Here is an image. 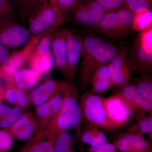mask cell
Listing matches in <instances>:
<instances>
[{"label": "cell", "instance_id": "cell-4", "mask_svg": "<svg viewBox=\"0 0 152 152\" xmlns=\"http://www.w3.org/2000/svg\"><path fill=\"white\" fill-rule=\"evenodd\" d=\"M128 63L132 72H152V27L141 32L131 49Z\"/></svg>", "mask_w": 152, "mask_h": 152}, {"label": "cell", "instance_id": "cell-20", "mask_svg": "<svg viewBox=\"0 0 152 152\" xmlns=\"http://www.w3.org/2000/svg\"><path fill=\"white\" fill-rule=\"evenodd\" d=\"M42 76L30 68H21L13 77V86L23 91H31L40 81Z\"/></svg>", "mask_w": 152, "mask_h": 152}, {"label": "cell", "instance_id": "cell-25", "mask_svg": "<svg viewBox=\"0 0 152 152\" xmlns=\"http://www.w3.org/2000/svg\"><path fill=\"white\" fill-rule=\"evenodd\" d=\"M72 136L66 131L57 134L54 142L55 152H76Z\"/></svg>", "mask_w": 152, "mask_h": 152}, {"label": "cell", "instance_id": "cell-28", "mask_svg": "<svg viewBox=\"0 0 152 152\" xmlns=\"http://www.w3.org/2000/svg\"><path fill=\"white\" fill-rule=\"evenodd\" d=\"M152 0H125L124 7L134 15L151 10Z\"/></svg>", "mask_w": 152, "mask_h": 152}, {"label": "cell", "instance_id": "cell-5", "mask_svg": "<svg viewBox=\"0 0 152 152\" xmlns=\"http://www.w3.org/2000/svg\"><path fill=\"white\" fill-rule=\"evenodd\" d=\"M53 32L46 33L29 40L31 51L27 61L30 69L42 76L48 74L54 67L51 48Z\"/></svg>", "mask_w": 152, "mask_h": 152}, {"label": "cell", "instance_id": "cell-37", "mask_svg": "<svg viewBox=\"0 0 152 152\" xmlns=\"http://www.w3.org/2000/svg\"><path fill=\"white\" fill-rule=\"evenodd\" d=\"M11 109L10 107L7 105L2 104L0 106V120L9 113Z\"/></svg>", "mask_w": 152, "mask_h": 152}, {"label": "cell", "instance_id": "cell-7", "mask_svg": "<svg viewBox=\"0 0 152 152\" xmlns=\"http://www.w3.org/2000/svg\"><path fill=\"white\" fill-rule=\"evenodd\" d=\"M102 101L107 119L116 129L134 118V113L118 92L107 97L102 96Z\"/></svg>", "mask_w": 152, "mask_h": 152}, {"label": "cell", "instance_id": "cell-17", "mask_svg": "<svg viewBox=\"0 0 152 152\" xmlns=\"http://www.w3.org/2000/svg\"><path fill=\"white\" fill-rule=\"evenodd\" d=\"M66 45L68 70L71 79L75 76L78 63L81 57L83 38L77 35L71 30L66 29Z\"/></svg>", "mask_w": 152, "mask_h": 152}, {"label": "cell", "instance_id": "cell-6", "mask_svg": "<svg viewBox=\"0 0 152 152\" xmlns=\"http://www.w3.org/2000/svg\"><path fill=\"white\" fill-rule=\"evenodd\" d=\"M79 104L85 121L112 133L117 130L107 119L102 96L93 93L90 89L84 92L80 96Z\"/></svg>", "mask_w": 152, "mask_h": 152}, {"label": "cell", "instance_id": "cell-13", "mask_svg": "<svg viewBox=\"0 0 152 152\" xmlns=\"http://www.w3.org/2000/svg\"><path fill=\"white\" fill-rule=\"evenodd\" d=\"M113 143L119 152H152L149 141L137 134L120 133L114 138Z\"/></svg>", "mask_w": 152, "mask_h": 152}, {"label": "cell", "instance_id": "cell-36", "mask_svg": "<svg viewBox=\"0 0 152 152\" xmlns=\"http://www.w3.org/2000/svg\"><path fill=\"white\" fill-rule=\"evenodd\" d=\"M11 55L6 47L0 42V65L5 64Z\"/></svg>", "mask_w": 152, "mask_h": 152}, {"label": "cell", "instance_id": "cell-27", "mask_svg": "<svg viewBox=\"0 0 152 152\" xmlns=\"http://www.w3.org/2000/svg\"><path fill=\"white\" fill-rule=\"evenodd\" d=\"M152 27L151 10L134 15L132 28L137 31L142 32Z\"/></svg>", "mask_w": 152, "mask_h": 152}, {"label": "cell", "instance_id": "cell-18", "mask_svg": "<svg viewBox=\"0 0 152 152\" xmlns=\"http://www.w3.org/2000/svg\"><path fill=\"white\" fill-rule=\"evenodd\" d=\"M85 122L76 130L82 143L94 147L108 142L104 131L94 125Z\"/></svg>", "mask_w": 152, "mask_h": 152}, {"label": "cell", "instance_id": "cell-35", "mask_svg": "<svg viewBox=\"0 0 152 152\" xmlns=\"http://www.w3.org/2000/svg\"><path fill=\"white\" fill-rule=\"evenodd\" d=\"M12 7L9 0H0V18L11 13Z\"/></svg>", "mask_w": 152, "mask_h": 152}, {"label": "cell", "instance_id": "cell-39", "mask_svg": "<svg viewBox=\"0 0 152 152\" xmlns=\"http://www.w3.org/2000/svg\"><path fill=\"white\" fill-rule=\"evenodd\" d=\"M50 1H52L53 2L55 3V4H56V0H50Z\"/></svg>", "mask_w": 152, "mask_h": 152}, {"label": "cell", "instance_id": "cell-21", "mask_svg": "<svg viewBox=\"0 0 152 152\" xmlns=\"http://www.w3.org/2000/svg\"><path fill=\"white\" fill-rule=\"evenodd\" d=\"M135 122L127 129L126 132L137 134L144 136L148 135L149 140L152 139V114L137 113L134 114Z\"/></svg>", "mask_w": 152, "mask_h": 152}, {"label": "cell", "instance_id": "cell-15", "mask_svg": "<svg viewBox=\"0 0 152 152\" xmlns=\"http://www.w3.org/2000/svg\"><path fill=\"white\" fill-rule=\"evenodd\" d=\"M38 123L32 113L28 112L23 114L12 126L6 129L14 139L20 141L28 140L38 129Z\"/></svg>", "mask_w": 152, "mask_h": 152}, {"label": "cell", "instance_id": "cell-10", "mask_svg": "<svg viewBox=\"0 0 152 152\" xmlns=\"http://www.w3.org/2000/svg\"><path fill=\"white\" fill-rule=\"evenodd\" d=\"M66 29L61 28L53 32L51 48L54 60L53 68L69 80L66 51Z\"/></svg>", "mask_w": 152, "mask_h": 152}, {"label": "cell", "instance_id": "cell-2", "mask_svg": "<svg viewBox=\"0 0 152 152\" xmlns=\"http://www.w3.org/2000/svg\"><path fill=\"white\" fill-rule=\"evenodd\" d=\"M27 19L30 39L54 31L67 20L66 13L50 0H42L38 3Z\"/></svg>", "mask_w": 152, "mask_h": 152}, {"label": "cell", "instance_id": "cell-33", "mask_svg": "<svg viewBox=\"0 0 152 152\" xmlns=\"http://www.w3.org/2000/svg\"><path fill=\"white\" fill-rule=\"evenodd\" d=\"M87 150L89 152H119L115 144L108 142L97 146L89 147Z\"/></svg>", "mask_w": 152, "mask_h": 152}, {"label": "cell", "instance_id": "cell-26", "mask_svg": "<svg viewBox=\"0 0 152 152\" xmlns=\"http://www.w3.org/2000/svg\"><path fill=\"white\" fill-rule=\"evenodd\" d=\"M119 23L121 37L126 35L132 29L134 14L124 7L116 11Z\"/></svg>", "mask_w": 152, "mask_h": 152}, {"label": "cell", "instance_id": "cell-12", "mask_svg": "<svg viewBox=\"0 0 152 152\" xmlns=\"http://www.w3.org/2000/svg\"><path fill=\"white\" fill-rule=\"evenodd\" d=\"M107 66L111 78L115 86L121 88L129 83L132 72L124 50H118Z\"/></svg>", "mask_w": 152, "mask_h": 152}, {"label": "cell", "instance_id": "cell-1", "mask_svg": "<svg viewBox=\"0 0 152 152\" xmlns=\"http://www.w3.org/2000/svg\"><path fill=\"white\" fill-rule=\"evenodd\" d=\"M83 39L82 61L78 77L79 88L81 92L86 91L95 71L110 62L119 50L111 44L96 36H87Z\"/></svg>", "mask_w": 152, "mask_h": 152}, {"label": "cell", "instance_id": "cell-30", "mask_svg": "<svg viewBox=\"0 0 152 152\" xmlns=\"http://www.w3.org/2000/svg\"><path fill=\"white\" fill-rule=\"evenodd\" d=\"M42 0H16L21 20L25 21L33 8Z\"/></svg>", "mask_w": 152, "mask_h": 152}, {"label": "cell", "instance_id": "cell-16", "mask_svg": "<svg viewBox=\"0 0 152 152\" xmlns=\"http://www.w3.org/2000/svg\"><path fill=\"white\" fill-rule=\"evenodd\" d=\"M56 134L49 128L37 130L28 140L21 152H55L54 142Z\"/></svg>", "mask_w": 152, "mask_h": 152}, {"label": "cell", "instance_id": "cell-29", "mask_svg": "<svg viewBox=\"0 0 152 152\" xmlns=\"http://www.w3.org/2000/svg\"><path fill=\"white\" fill-rule=\"evenodd\" d=\"M23 115L22 108L16 107L11 108L4 117L0 120V128L6 129L16 122Z\"/></svg>", "mask_w": 152, "mask_h": 152}, {"label": "cell", "instance_id": "cell-8", "mask_svg": "<svg viewBox=\"0 0 152 152\" xmlns=\"http://www.w3.org/2000/svg\"><path fill=\"white\" fill-rule=\"evenodd\" d=\"M28 29L14 21L8 15L0 18V42L5 47L15 48L28 43Z\"/></svg>", "mask_w": 152, "mask_h": 152}, {"label": "cell", "instance_id": "cell-34", "mask_svg": "<svg viewBox=\"0 0 152 152\" xmlns=\"http://www.w3.org/2000/svg\"><path fill=\"white\" fill-rule=\"evenodd\" d=\"M82 0H56L57 5L64 12L72 11Z\"/></svg>", "mask_w": 152, "mask_h": 152}, {"label": "cell", "instance_id": "cell-22", "mask_svg": "<svg viewBox=\"0 0 152 152\" xmlns=\"http://www.w3.org/2000/svg\"><path fill=\"white\" fill-rule=\"evenodd\" d=\"M99 32L112 37H121L119 23L116 11L106 12L99 24L95 28Z\"/></svg>", "mask_w": 152, "mask_h": 152}, {"label": "cell", "instance_id": "cell-11", "mask_svg": "<svg viewBox=\"0 0 152 152\" xmlns=\"http://www.w3.org/2000/svg\"><path fill=\"white\" fill-rule=\"evenodd\" d=\"M120 88L118 93L134 114L137 113L152 114V101L142 94L132 83H128Z\"/></svg>", "mask_w": 152, "mask_h": 152}, {"label": "cell", "instance_id": "cell-23", "mask_svg": "<svg viewBox=\"0 0 152 152\" xmlns=\"http://www.w3.org/2000/svg\"><path fill=\"white\" fill-rule=\"evenodd\" d=\"M2 99L22 108L27 107L29 102L28 96L25 92L14 86H10L6 89Z\"/></svg>", "mask_w": 152, "mask_h": 152}, {"label": "cell", "instance_id": "cell-9", "mask_svg": "<svg viewBox=\"0 0 152 152\" xmlns=\"http://www.w3.org/2000/svg\"><path fill=\"white\" fill-rule=\"evenodd\" d=\"M72 11L75 23L94 28L99 24L106 13L100 4L95 0H82Z\"/></svg>", "mask_w": 152, "mask_h": 152}, {"label": "cell", "instance_id": "cell-38", "mask_svg": "<svg viewBox=\"0 0 152 152\" xmlns=\"http://www.w3.org/2000/svg\"><path fill=\"white\" fill-rule=\"evenodd\" d=\"M2 99L0 98V106L2 104Z\"/></svg>", "mask_w": 152, "mask_h": 152}, {"label": "cell", "instance_id": "cell-19", "mask_svg": "<svg viewBox=\"0 0 152 152\" xmlns=\"http://www.w3.org/2000/svg\"><path fill=\"white\" fill-rule=\"evenodd\" d=\"M90 90L94 94H99L115 86L112 81L107 64L104 65L97 69L90 79Z\"/></svg>", "mask_w": 152, "mask_h": 152}, {"label": "cell", "instance_id": "cell-31", "mask_svg": "<svg viewBox=\"0 0 152 152\" xmlns=\"http://www.w3.org/2000/svg\"><path fill=\"white\" fill-rule=\"evenodd\" d=\"M14 139L5 130L0 129V152L8 151L12 149Z\"/></svg>", "mask_w": 152, "mask_h": 152}, {"label": "cell", "instance_id": "cell-32", "mask_svg": "<svg viewBox=\"0 0 152 152\" xmlns=\"http://www.w3.org/2000/svg\"><path fill=\"white\" fill-rule=\"evenodd\" d=\"M100 4L106 12L116 11L124 6L125 0H95Z\"/></svg>", "mask_w": 152, "mask_h": 152}, {"label": "cell", "instance_id": "cell-24", "mask_svg": "<svg viewBox=\"0 0 152 152\" xmlns=\"http://www.w3.org/2000/svg\"><path fill=\"white\" fill-rule=\"evenodd\" d=\"M132 84L142 94L152 101V77L151 73H141L134 79Z\"/></svg>", "mask_w": 152, "mask_h": 152}, {"label": "cell", "instance_id": "cell-3", "mask_svg": "<svg viewBox=\"0 0 152 152\" xmlns=\"http://www.w3.org/2000/svg\"><path fill=\"white\" fill-rule=\"evenodd\" d=\"M77 88L68 82L64 99L58 113L53 120L49 129L56 134L77 129L85 122L79 104Z\"/></svg>", "mask_w": 152, "mask_h": 152}, {"label": "cell", "instance_id": "cell-14", "mask_svg": "<svg viewBox=\"0 0 152 152\" xmlns=\"http://www.w3.org/2000/svg\"><path fill=\"white\" fill-rule=\"evenodd\" d=\"M66 82L48 79L31 91L28 95L29 102L36 107L45 103L62 89Z\"/></svg>", "mask_w": 152, "mask_h": 152}]
</instances>
